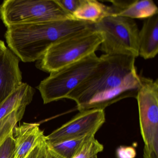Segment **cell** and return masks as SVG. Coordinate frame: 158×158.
<instances>
[{
    "instance_id": "cell-13",
    "label": "cell",
    "mask_w": 158,
    "mask_h": 158,
    "mask_svg": "<svg viewBox=\"0 0 158 158\" xmlns=\"http://www.w3.org/2000/svg\"><path fill=\"white\" fill-rule=\"evenodd\" d=\"M35 89L27 83H23L4 101L0 103V121L11 113L26 108L33 100Z\"/></svg>"
},
{
    "instance_id": "cell-19",
    "label": "cell",
    "mask_w": 158,
    "mask_h": 158,
    "mask_svg": "<svg viewBox=\"0 0 158 158\" xmlns=\"http://www.w3.org/2000/svg\"><path fill=\"white\" fill-rule=\"evenodd\" d=\"M47 143L46 136L31 152L26 158H43L46 153Z\"/></svg>"
},
{
    "instance_id": "cell-7",
    "label": "cell",
    "mask_w": 158,
    "mask_h": 158,
    "mask_svg": "<svg viewBox=\"0 0 158 158\" xmlns=\"http://www.w3.org/2000/svg\"><path fill=\"white\" fill-rule=\"evenodd\" d=\"M137 100L143 158H158V80L140 75Z\"/></svg>"
},
{
    "instance_id": "cell-21",
    "label": "cell",
    "mask_w": 158,
    "mask_h": 158,
    "mask_svg": "<svg viewBox=\"0 0 158 158\" xmlns=\"http://www.w3.org/2000/svg\"><path fill=\"white\" fill-rule=\"evenodd\" d=\"M81 0H57L59 4L65 10L73 15L80 5Z\"/></svg>"
},
{
    "instance_id": "cell-6",
    "label": "cell",
    "mask_w": 158,
    "mask_h": 158,
    "mask_svg": "<svg viewBox=\"0 0 158 158\" xmlns=\"http://www.w3.org/2000/svg\"><path fill=\"white\" fill-rule=\"evenodd\" d=\"M93 26L103 38L99 50L105 54L138 57L139 30L134 20L110 15Z\"/></svg>"
},
{
    "instance_id": "cell-4",
    "label": "cell",
    "mask_w": 158,
    "mask_h": 158,
    "mask_svg": "<svg viewBox=\"0 0 158 158\" xmlns=\"http://www.w3.org/2000/svg\"><path fill=\"white\" fill-rule=\"evenodd\" d=\"M0 17L6 27L65 20H76L57 0H6L0 5Z\"/></svg>"
},
{
    "instance_id": "cell-22",
    "label": "cell",
    "mask_w": 158,
    "mask_h": 158,
    "mask_svg": "<svg viewBox=\"0 0 158 158\" xmlns=\"http://www.w3.org/2000/svg\"><path fill=\"white\" fill-rule=\"evenodd\" d=\"M43 158H58L55 155L54 153L49 149L48 147H47V149H46V153L45 155L43 156Z\"/></svg>"
},
{
    "instance_id": "cell-12",
    "label": "cell",
    "mask_w": 158,
    "mask_h": 158,
    "mask_svg": "<svg viewBox=\"0 0 158 158\" xmlns=\"http://www.w3.org/2000/svg\"><path fill=\"white\" fill-rule=\"evenodd\" d=\"M139 56L153 59L158 52V14L144 20L138 35Z\"/></svg>"
},
{
    "instance_id": "cell-23",
    "label": "cell",
    "mask_w": 158,
    "mask_h": 158,
    "mask_svg": "<svg viewBox=\"0 0 158 158\" xmlns=\"http://www.w3.org/2000/svg\"><path fill=\"white\" fill-rule=\"evenodd\" d=\"M7 48V47L4 44V42L2 40H0V55H1Z\"/></svg>"
},
{
    "instance_id": "cell-9",
    "label": "cell",
    "mask_w": 158,
    "mask_h": 158,
    "mask_svg": "<svg viewBox=\"0 0 158 158\" xmlns=\"http://www.w3.org/2000/svg\"><path fill=\"white\" fill-rule=\"evenodd\" d=\"M19 61L8 48L0 55V103L23 84Z\"/></svg>"
},
{
    "instance_id": "cell-20",
    "label": "cell",
    "mask_w": 158,
    "mask_h": 158,
    "mask_svg": "<svg viewBox=\"0 0 158 158\" xmlns=\"http://www.w3.org/2000/svg\"><path fill=\"white\" fill-rule=\"evenodd\" d=\"M116 155L117 158H135L136 151L133 147L121 146L116 150Z\"/></svg>"
},
{
    "instance_id": "cell-15",
    "label": "cell",
    "mask_w": 158,
    "mask_h": 158,
    "mask_svg": "<svg viewBox=\"0 0 158 158\" xmlns=\"http://www.w3.org/2000/svg\"><path fill=\"white\" fill-rule=\"evenodd\" d=\"M94 135L86 136L83 137L65 140L47 146L58 158H73L85 141Z\"/></svg>"
},
{
    "instance_id": "cell-14",
    "label": "cell",
    "mask_w": 158,
    "mask_h": 158,
    "mask_svg": "<svg viewBox=\"0 0 158 158\" xmlns=\"http://www.w3.org/2000/svg\"><path fill=\"white\" fill-rule=\"evenodd\" d=\"M73 15L76 20L94 24L109 16L108 6L97 0H81Z\"/></svg>"
},
{
    "instance_id": "cell-10",
    "label": "cell",
    "mask_w": 158,
    "mask_h": 158,
    "mask_svg": "<svg viewBox=\"0 0 158 158\" xmlns=\"http://www.w3.org/2000/svg\"><path fill=\"white\" fill-rule=\"evenodd\" d=\"M108 6L109 16H119L133 19H146L158 14V9L152 0H112Z\"/></svg>"
},
{
    "instance_id": "cell-3",
    "label": "cell",
    "mask_w": 158,
    "mask_h": 158,
    "mask_svg": "<svg viewBox=\"0 0 158 158\" xmlns=\"http://www.w3.org/2000/svg\"><path fill=\"white\" fill-rule=\"evenodd\" d=\"M102 40L92 25L53 44L39 60L38 66L48 73L57 71L95 53Z\"/></svg>"
},
{
    "instance_id": "cell-16",
    "label": "cell",
    "mask_w": 158,
    "mask_h": 158,
    "mask_svg": "<svg viewBox=\"0 0 158 158\" xmlns=\"http://www.w3.org/2000/svg\"><path fill=\"white\" fill-rule=\"evenodd\" d=\"M104 147L95 136L84 142L73 158H98V154L103 151Z\"/></svg>"
},
{
    "instance_id": "cell-18",
    "label": "cell",
    "mask_w": 158,
    "mask_h": 158,
    "mask_svg": "<svg viewBox=\"0 0 158 158\" xmlns=\"http://www.w3.org/2000/svg\"><path fill=\"white\" fill-rule=\"evenodd\" d=\"M13 129L0 142V158H13L15 141Z\"/></svg>"
},
{
    "instance_id": "cell-17",
    "label": "cell",
    "mask_w": 158,
    "mask_h": 158,
    "mask_svg": "<svg viewBox=\"0 0 158 158\" xmlns=\"http://www.w3.org/2000/svg\"><path fill=\"white\" fill-rule=\"evenodd\" d=\"M26 108L14 111L0 121V142L23 118Z\"/></svg>"
},
{
    "instance_id": "cell-1",
    "label": "cell",
    "mask_w": 158,
    "mask_h": 158,
    "mask_svg": "<svg viewBox=\"0 0 158 158\" xmlns=\"http://www.w3.org/2000/svg\"><path fill=\"white\" fill-rule=\"evenodd\" d=\"M91 73L67 97L79 111L101 109L126 98H136L141 85L135 58L103 54Z\"/></svg>"
},
{
    "instance_id": "cell-8",
    "label": "cell",
    "mask_w": 158,
    "mask_h": 158,
    "mask_svg": "<svg viewBox=\"0 0 158 158\" xmlns=\"http://www.w3.org/2000/svg\"><path fill=\"white\" fill-rule=\"evenodd\" d=\"M105 122L104 110L92 109L79 113L62 126L46 136L52 144L86 136L95 135Z\"/></svg>"
},
{
    "instance_id": "cell-11",
    "label": "cell",
    "mask_w": 158,
    "mask_h": 158,
    "mask_svg": "<svg viewBox=\"0 0 158 158\" xmlns=\"http://www.w3.org/2000/svg\"><path fill=\"white\" fill-rule=\"evenodd\" d=\"M15 141L13 158H26L46 136L38 123H24L13 130Z\"/></svg>"
},
{
    "instance_id": "cell-2",
    "label": "cell",
    "mask_w": 158,
    "mask_h": 158,
    "mask_svg": "<svg viewBox=\"0 0 158 158\" xmlns=\"http://www.w3.org/2000/svg\"><path fill=\"white\" fill-rule=\"evenodd\" d=\"M93 25L77 20H65L7 27L5 34L9 48L25 63L39 60L56 42Z\"/></svg>"
},
{
    "instance_id": "cell-5",
    "label": "cell",
    "mask_w": 158,
    "mask_h": 158,
    "mask_svg": "<svg viewBox=\"0 0 158 158\" xmlns=\"http://www.w3.org/2000/svg\"><path fill=\"white\" fill-rule=\"evenodd\" d=\"M100 57L93 53L76 62L50 73L37 87L44 104L67 98L98 66Z\"/></svg>"
}]
</instances>
